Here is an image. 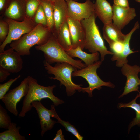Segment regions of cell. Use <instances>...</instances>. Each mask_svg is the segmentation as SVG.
I'll return each instance as SVG.
<instances>
[{
  "label": "cell",
  "instance_id": "obj_33",
  "mask_svg": "<svg viewBox=\"0 0 140 140\" xmlns=\"http://www.w3.org/2000/svg\"><path fill=\"white\" fill-rule=\"evenodd\" d=\"M114 4L121 7L127 8L129 5L128 0H113Z\"/></svg>",
  "mask_w": 140,
  "mask_h": 140
},
{
  "label": "cell",
  "instance_id": "obj_27",
  "mask_svg": "<svg viewBox=\"0 0 140 140\" xmlns=\"http://www.w3.org/2000/svg\"><path fill=\"white\" fill-rule=\"evenodd\" d=\"M40 4L39 0H27L26 5V16L33 18Z\"/></svg>",
  "mask_w": 140,
  "mask_h": 140
},
{
  "label": "cell",
  "instance_id": "obj_31",
  "mask_svg": "<svg viewBox=\"0 0 140 140\" xmlns=\"http://www.w3.org/2000/svg\"><path fill=\"white\" fill-rule=\"evenodd\" d=\"M113 52V55H118L120 54L123 52L124 48L123 42H116L109 46Z\"/></svg>",
  "mask_w": 140,
  "mask_h": 140
},
{
  "label": "cell",
  "instance_id": "obj_4",
  "mask_svg": "<svg viewBox=\"0 0 140 140\" xmlns=\"http://www.w3.org/2000/svg\"><path fill=\"white\" fill-rule=\"evenodd\" d=\"M36 49L43 52L45 61L51 64L55 63L66 62L71 64L78 69L86 67L82 61L76 60L71 57L58 42L55 34L52 32L47 41L41 45H37Z\"/></svg>",
  "mask_w": 140,
  "mask_h": 140
},
{
  "label": "cell",
  "instance_id": "obj_8",
  "mask_svg": "<svg viewBox=\"0 0 140 140\" xmlns=\"http://www.w3.org/2000/svg\"><path fill=\"white\" fill-rule=\"evenodd\" d=\"M28 89L27 77L24 79L18 86L6 93L1 100L4 103L6 108L15 116H17L18 114L17 104L22 98L26 95Z\"/></svg>",
  "mask_w": 140,
  "mask_h": 140
},
{
  "label": "cell",
  "instance_id": "obj_26",
  "mask_svg": "<svg viewBox=\"0 0 140 140\" xmlns=\"http://www.w3.org/2000/svg\"><path fill=\"white\" fill-rule=\"evenodd\" d=\"M10 117L7 110L0 105V128L8 129L11 123Z\"/></svg>",
  "mask_w": 140,
  "mask_h": 140
},
{
  "label": "cell",
  "instance_id": "obj_6",
  "mask_svg": "<svg viewBox=\"0 0 140 140\" xmlns=\"http://www.w3.org/2000/svg\"><path fill=\"white\" fill-rule=\"evenodd\" d=\"M102 61H98L93 64L80 69L73 72L72 74L73 77L80 76L85 79L89 84L87 87H81V91L87 93L90 97L93 96L92 91L95 89L100 90L101 87L105 86L113 88L114 85L110 82H105L98 75L96 71L101 64Z\"/></svg>",
  "mask_w": 140,
  "mask_h": 140
},
{
  "label": "cell",
  "instance_id": "obj_24",
  "mask_svg": "<svg viewBox=\"0 0 140 140\" xmlns=\"http://www.w3.org/2000/svg\"><path fill=\"white\" fill-rule=\"evenodd\" d=\"M139 97L137 94L136 97L128 103H118V108H130L133 109L136 112V117L133 119L129 126L128 131H129L131 128L134 126L137 125L140 126V104L136 103V100Z\"/></svg>",
  "mask_w": 140,
  "mask_h": 140
},
{
  "label": "cell",
  "instance_id": "obj_21",
  "mask_svg": "<svg viewBox=\"0 0 140 140\" xmlns=\"http://www.w3.org/2000/svg\"><path fill=\"white\" fill-rule=\"evenodd\" d=\"M55 35L58 43L65 51H66L72 48L71 36L67 21L61 26Z\"/></svg>",
  "mask_w": 140,
  "mask_h": 140
},
{
  "label": "cell",
  "instance_id": "obj_25",
  "mask_svg": "<svg viewBox=\"0 0 140 140\" xmlns=\"http://www.w3.org/2000/svg\"><path fill=\"white\" fill-rule=\"evenodd\" d=\"M54 118L58 120L57 123L60 124L65 128L66 131L72 134L76 137L78 140L83 139V137L79 134L74 126L68 122L66 121L61 119L57 114Z\"/></svg>",
  "mask_w": 140,
  "mask_h": 140
},
{
  "label": "cell",
  "instance_id": "obj_38",
  "mask_svg": "<svg viewBox=\"0 0 140 140\" xmlns=\"http://www.w3.org/2000/svg\"><path fill=\"white\" fill-rule=\"evenodd\" d=\"M138 94L139 97H140V92H139V93H138Z\"/></svg>",
  "mask_w": 140,
  "mask_h": 140
},
{
  "label": "cell",
  "instance_id": "obj_16",
  "mask_svg": "<svg viewBox=\"0 0 140 140\" xmlns=\"http://www.w3.org/2000/svg\"><path fill=\"white\" fill-rule=\"evenodd\" d=\"M54 10V28L53 33L55 34L68 17L67 2L65 0H55Z\"/></svg>",
  "mask_w": 140,
  "mask_h": 140
},
{
  "label": "cell",
  "instance_id": "obj_30",
  "mask_svg": "<svg viewBox=\"0 0 140 140\" xmlns=\"http://www.w3.org/2000/svg\"><path fill=\"white\" fill-rule=\"evenodd\" d=\"M21 77L19 75L14 78L10 79L6 82L0 84V99L1 100L9 89L12 84Z\"/></svg>",
  "mask_w": 140,
  "mask_h": 140
},
{
  "label": "cell",
  "instance_id": "obj_3",
  "mask_svg": "<svg viewBox=\"0 0 140 140\" xmlns=\"http://www.w3.org/2000/svg\"><path fill=\"white\" fill-rule=\"evenodd\" d=\"M52 32L47 26L37 24L28 33L12 42L10 46L21 56L30 55V50L33 46L41 45L46 43Z\"/></svg>",
  "mask_w": 140,
  "mask_h": 140
},
{
  "label": "cell",
  "instance_id": "obj_9",
  "mask_svg": "<svg viewBox=\"0 0 140 140\" xmlns=\"http://www.w3.org/2000/svg\"><path fill=\"white\" fill-rule=\"evenodd\" d=\"M66 1L68 17L73 19L80 21L88 18L95 12L94 4L90 0H86L82 3L72 0Z\"/></svg>",
  "mask_w": 140,
  "mask_h": 140
},
{
  "label": "cell",
  "instance_id": "obj_32",
  "mask_svg": "<svg viewBox=\"0 0 140 140\" xmlns=\"http://www.w3.org/2000/svg\"><path fill=\"white\" fill-rule=\"evenodd\" d=\"M11 73L0 66V82H2L6 80Z\"/></svg>",
  "mask_w": 140,
  "mask_h": 140
},
{
  "label": "cell",
  "instance_id": "obj_35",
  "mask_svg": "<svg viewBox=\"0 0 140 140\" xmlns=\"http://www.w3.org/2000/svg\"><path fill=\"white\" fill-rule=\"evenodd\" d=\"M53 140H65L64 138V136L62 132V131L61 129L58 130L56 134L55 138L53 139Z\"/></svg>",
  "mask_w": 140,
  "mask_h": 140
},
{
  "label": "cell",
  "instance_id": "obj_36",
  "mask_svg": "<svg viewBox=\"0 0 140 140\" xmlns=\"http://www.w3.org/2000/svg\"><path fill=\"white\" fill-rule=\"evenodd\" d=\"M135 1L137 2L140 3V0H135Z\"/></svg>",
  "mask_w": 140,
  "mask_h": 140
},
{
  "label": "cell",
  "instance_id": "obj_14",
  "mask_svg": "<svg viewBox=\"0 0 140 140\" xmlns=\"http://www.w3.org/2000/svg\"><path fill=\"white\" fill-rule=\"evenodd\" d=\"M70 32L72 48L80 47L84 48L85 34L80 21L68 17L67 19Z\"/></svg>",
  "mask_w": 140,
  "mask_h": 140
},
{
  "label": "cell",
  "instance_id": "obj_13",
  "mask_svg": "<svg viewBox=\"0 0 140 140\" xmlns=\"http://www.w3.org/2000/svg\"><path fill=\"white\" fill-rule=\"evenodd\" d=\"M113 23L121 30L123 29L136 16L135 9L129 7L124 8L113 4Z\"/></svg>",
  "mask_w": 140,
  "mask_h": 140
},
{
  "label": "cell",
  "instance_id": "obj_18",
  "mask_svg": "<svg viewBox=\"0 0 140 140\" xmlns=\"http://www.w3.org/2000/svg\"><path fill=\"white\" fill-rule=\"evenodd\" d=\"M95 11L104 25L113 23L112 6L106 0H96L94 4Z\"/></svg>",
  "mask_w": 140,
  "mask_h": 140
},
{
  "label": "cell",
  "instance_id": "obj_7",
  "mask_svg": "<svg viewBox=\"0 0 140 140\" xmlns=\"http://www.w3.org/2000/svg\"><path fill=\"white\" fill-rule=\"evenodd\" d=\"M33 18L26 16L22 21L6 18L5 20L9 24V30L6 39L0 45V53L4 51V48L7 44L18 39L23 35L29 33L35 27L37 24L35 22Z\"/></svg>",
  "mask_w": 140,
  "mask_h": 140
},
{
  "label": "cell",
  "instance_id": "obj_11",
  "mask_svg": "<svg viewBox=\"0 0 140 140\" xmlns=\"http://www.w3.org/2000/svg\"><path fill=\"white\" fill-rule=\"evenodd\" d=\"M21 55L12 48L0 53V66L12 73L20 72L23 67Z\"/></svg>",
  "mask_w": 140,
  "mask_h": 140
},
{
  "label": "cell",
  "instance_id": "obj_17",
  "mask_svg": "<svg viewBox=\"0 0 140 140\" xmlns=\"http://www.w3.org/2000/svg\"><path fill=\"white\" fill-rule=\"evenodd\" d=\"M139 25L138 22H136L132 29L128 34H126L125 40L124 41V48L122 53L120 55H113L111 57L112 61L116 60V65L118 67H122L124 64L127 63L128 60L127 57L129 55L138 52L134 51L131 49L130 46V41L131 36L135 31L138 29Z\"/></svg>",
  "mask_w": 140,
  "mask_h": 140
},
{
  "label": "cell",
  "instance_id": "obj_39",
  "mask_svg": "<svg viewBox=\"0 0 140 140\" xmlns=\"http://www.w3.org/2000/svg\"><path fill=\"white\" fill-rule=\"evenodd\" d=\"M65 0L66 1H67L69 0ZM72 0L74 1H77V0Z\"/></svg>",
  "mask_w": 140,
  "mask_h": 140
},
{
  "label": "cell",
  "instance_id": "obj_40",
  "mask_svg": "<svg viewBox=\"0 0 140 140\" xmlns=\"http://www.w3.org/2000/svg\"><path fill=\"white\" fill-rule=\"evenodd\" d=\"M139 139L140 140V134H139Z\"/></svg>",
  "mask_w": 140,
  "mask_h": 140
},
{
  "label": "cell",
  "instance_id": "obj_34",
  "mask_svg": "<svg viewBox=\"0 0 140 140\" xmlns=\"http://www.w3.org/2000/svg\"><path fill=\"white\" fill-rule=\"evenodd\" d=\"M10 0H0V14L4 13L8 6Z\"/></svg>",
  "mask_w": 140,
  "mask_h": 140
},
{
  "label": "cell",
  "instance_id": "obj_15",
  "mask_svg": "<svg viewBox=\"0 0 140 140\" xmlns=\"http://www.w3.org/2000/svg\"><path fill=\"white\" fill-rule=\"evenodd\" d=\"M27 0H10L3 13L6 18L22 21L26 16V5Z\"/></svg>",
  "mask_w": 140,
  "mask_h": 140
},
{
  "label": "cell",
  "instance_id": "obj_5",
  "mask_svg": "<svg viewBox=\"0 0 140 140\" xmlns=\"http://www.w3.org/2000/svg\"><path fill=\"white\" fill-rule=\"evenodd\" d=\"M43 63L47 73L54 75V77H49V78L58 80L60 82V85H64L68 96L73 95L76 90L81 91V86L82 85L74 83L71 79L72 74L78 69L76 68L66 62L56 63L54 67L45 60Z\"/></svg>",
  "mask_w": 140,
  "mask_h": 140
},
{
  "label": "cell",
  "instance_id": "obj_2",
  "mask_svg": "<svg viewBox=\"0 0 140 140\" xmlns=\"http://www.w3.org/2000/svg\"><path fill=\"white\" fill-rule=\"evenodd\" d=\"M97 17L95 11L89 18L80 21L85 34L84 48L88 50L92 53L99 52L101 55V60L102 62L106 55H113L114 53L108 50L105 45L96 23Z\"/></svg>",
  "mask_w": 140,
  "mask_h": 140
},
{
  "label": "cell",
  "instance_id": "obj_12",
  "mask_svg": "<svg viewBox=\"0 0 140 140\" xmlns=\"http://www.w3.org/2000/svg\"><path fill=\"white\" fill-rule=\"evenodd\" d=\"M31 105L32 107L35 108L38 115L41 129V135L43 136L46 131L51 130L57 123L51 118L53 117L55 111V106L51 105V109H48L44 107L41 102L38 101L32 102Z\"/></svg>",
  "mask_w": 140,
  "mask_h": 140
},
{
  "label": "cell",
  "instance_id": "obj_10",
  "mask_svg": "<svg viewBox=\"0 0 140 140\" xmlns=\"http://www.w3.org/2000/svg\"><path fill=\"white\" fill-rule=\"evenodd\" d=\"M121 71L122 74L126 77L127 80L124 91L119 98L122 97L132 92H139L140 79L138 74L140 72V67L136 65L131 66L127 63L122 67Z\"/></svg>",
  "mask_w": 140,
  "mask_h": 140
},
{
  "label": "cell",
  "instance_id": "obj_23",
  "mask_svg": "<svg viewBox=\"0 0 140 140\" xmlns=\"http://www.w3.org/2000/svg\"><path fill=\"white\" fill-rule=\"evenodd\" d=\"M44 9L47 20V26L52 32L54 28V2L47 0H39Z\"/></svg>",
  "mask_w": 140,
  "mask_h": 140
},
{
  "label": "cell",
  "instance_id": "obj_22",
  "mask_svg": "<svg viewBox=\"0 0 140 140\" xmlns=\"http://www.w3.org/2000/svg\"><path fill=\"white\" fill-rule=\"evenodd\" d=\"M20 127H17V124L12 122L8 130L0 133V140H25L24 136L20 134Z\"/></svg>",
  "mask_w": 140,
  "mask_h": 140
},
{
  "label": "cell",
  "instance_id": "obj_1",
  "mask_svg": "<svg viewBox=\"0 0 140 140\" xmlns=\"http://www.w3.org/2000/svg\"><path fill=\"white\" fill-rule=\"evenodd\" d=\"M29 83V89L23 101L19 118L24 117L26 114L32 108V103L35 101L41 102L43 99L48 98L57 106L64 103L63 100L55 96L53 91L56 86H44L38 83L36 79L32 76L27 77Z\"/></svg>",
  "mask_w": 140,
  "mask_h": 140
},
{
  "label": "cell",
  "instance_id": "obj_37",
  "mask_svg": "<svg viewBox=\"0 0 140 140\" xmlns=\"http://www.w3.org/2000/svg\"><path fill=\"white\" fill-rule=\"evenodd\" d=\"M49 1H50L52 2H54L55 0H47Z\"/></svg>",
  "mask_w": 140,
  "mask_h": 140
},
{
  "label": "cell",
  "instance_id": "obj_19",
  "mask_svg": "<svg viewBox=\"0 0 140 140\" xmlns=\"http://www.w3.org/2000/svg\"><path fill=\"white\" fill-rule=\"evenodd\" d=\"M102 30L103 37L109 46L116 42H124L126 34H123L121 30L113 23L104 25Z\"/></svg>",
  "mask_w": 140,
  "mask_h": 140
},
{
  "label": "cell",
  "instance_id": "obj_28",
  "mask_svg": "<svg viewBox=\"0 0 140 140\" xmlns=\"http://www.w3.org/2000/svg\"><path fill=\"white\" fill-rule=\"evenodd\" d=\"M35 22L37 24H41L47 26V20L43 7L39 5L34 17Z\"/></svg>",
  "mask_w": 140,
  "mask_h": 140
},
{
  "label": "cell",
  "instance_id": "obj_29",
  "mask_svg": "<svg viewBox=\"0 0 140 140\" xmlns=\"http://www.w3.org/2000/svg\"><path fill=\"white\" fill-rule=\"evenodd\" d=\"M9 30V25L5 20H0V44L5 40L8 34Z\"/></svg>",
  "mask_w": 140,
  "mask_h": 140
},
{
  "label": "cell",
  "instance_id": "obj_20",
  "mask_svg": "<svg viewBox=\"0 0 140 140\" xmlns=\"http://www.w3.org/2000/svg\"><path fill=\"white\" fill-rule=\"evenodd\" d=\"M82 50L80 47L78 46L76 48H71L66 51L72 58L77 57L80 59L87 66L99 61V53L98 52L89 54Z\"/></svg>",
  "mask_w": 140,
  "mask_h": 140
}]
</instances>
